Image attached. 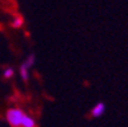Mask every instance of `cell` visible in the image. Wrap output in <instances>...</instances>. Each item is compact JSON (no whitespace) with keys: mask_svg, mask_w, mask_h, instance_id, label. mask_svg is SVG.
I'll return each mask as SVG.
<instances>
[{"mask_svg":"<svg viewBox=\"0 0 128 127\" xmlns=\"http://www.w3.org/2000/svg\"><path fill=\"white\" fill-rule=\"evenodd\" d=\"M24 114L26 113L22 109H19V108H10L6 112V119L12 127H20Z\"/></svg>","mask_w":128,"mask_h":127,"instance_id":"cell-1","label":"cell"},{"mask_svg":"<svg viewBox=\"0 0 128 127\" xmlns=\"http://www.w3.org/2000/svg\"><path fill=\"white\" fill-rule=\"evenodd\" d=\"M104 112H105V104L103 102H99L93 107V109H91V116L93 117H100V116L104 114Z\"/></svg>","mask_w":128,"mask_h":127,"instance_id":"cell-2","label":"cell"},{"mask_svg":"<svg viewBox=\"0 0 128 127\" xmlns=\"http://www.w3.org/2000/svg\"><path fill=\"white\" fill-rule=\"evenodd\" d=\"M19 72H20V76H22V79L27 83L28 80H29V67L23 62L22 65H20V67H19Z\"/></svg>","mask_w":128,"mask_h":127,"instance_id":"cell-3","label":"cell"},{"mask_svg":"<svg viewBox=\"0 0 128 127\" xmlns=\"http://www.w3.org/2000/svg\"><path fill=\"white\" fill-rule=\"evenodd\" d=\"M20 127H36V121L34 118H32L28 114H24L23 119H22V126Z\"/></svg>","mask_w":128,"mask_h":127,"instance_id":"cell-4","label":"cell"},{"mask_svg":"<svg viewBox=\"0 0 128 127\" xmlns=\"http://www.w3.org/2000/svg\"><path fill=\"white\" fill-rule=\"evenodd\" d=\"M36 60H37V56H36V53H29V55L24 59V64L30 69L32 66H34L36 64Z\"/></svg>","mask_w":128,"mask_h":127,"instance_id":"cell-5","label":"cell"},{"mask_svg":"<svg viewBox=\"0 0 128 127\" xmlns=\"http://www.w3.org/2000/svg\"><path fill=\"white\" fill-rule=\"evenodd\" d=\"M23 24H24V21H23V18H22V17H16V18H14L13 22H12V27H14V28H22Z\"/></svg>","mask_w":128,"mask_h":127,"instance_id":"cell-6","label":"cell"},{"mask_svg":"<svg viewBox=\"0 0 128 127\" xmlns=\"http://www.w3.org/2000/svg\"><path fill=\"white\" fill-rule=\"evenodd\" d=\"M3 75H4L5 79H12L14 76V69L13 67H6L3 72Z\"/></svg>","mask_w":128,"mask_h":127,"instance_id":"cell-7","label":"cell"}]
</instances>
